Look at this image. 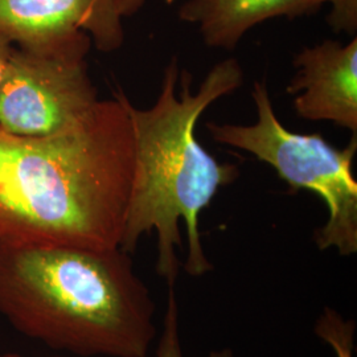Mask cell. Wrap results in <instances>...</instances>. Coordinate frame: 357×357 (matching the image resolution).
Listing matches in <instances>:
<instances>
[{
  "label": "cell",
  "mask_w": 357,
  "mask_h": 357,
  "mask_svg": "<svg viewBox=\"0 0 357 357\" xmlns=\"http://www.w3.org/2000/svg\"><path fill=\"white\" fill-rule=\"evenodd\" d=\"M126 98L114 90L50 137L0 130V243L121 246L135 165Z\"/></svg>",
  "instance_id": "cell-1"
},
{
  "label": "cell",
  "mask_w": 357,
  "mask_h": 357,
  "mask_svg": "<svg viewBox=\"0 0 357 357\" xmlns=\"http://www.w3.org/2000/svg\"><path fill=\"white\" fill-rule=\"evenodd\" d=\"M243 70L234 57L206 73L192 91V76L171 57L163 70L160 91L149 109H138L126 98L135 146V165L123 237L119 249L132 255L142 236L158 234L156 274L174 287L183 246L178 221L187 228L188 255L183 265L191 277H202L213 265L205 255L199 215L222 187L240 176L238 163H220L196 138L197 121L222 97L243 86Z\"/></svg>",
  "instance_id": "cell-2"
},
{
  "label": "cell",
  "mask_w": 357,
  "mask_h": 357,
  "mask_svg": "<svg viewBox=\"0 0 357 357\" xmlns=\"http://www.w3.org/2000/svg\"><path fill=\"white\" fill-rule=\"evenodd\" d=\"M0 315L79 357H147L155 303L122 249L0 243Z\"/></svg>",
  "instance_id": "cell-3"
},
{
  "label": "cell",
  "mask_w": 357,
  "mask_h": 357,
  "mask_svg": "<svg viewBox=\"0 0 357 357\" xmlns=\"http://www.w3.org/2000/svg\"><path fill=\"white\" fill-rule=\"evenodd\" d=\"M257 119L252 125L208 122L213 141L252 153L275 169L294 191L315 192L328 209V218L314 233L324 252L336 249L343 257L357 253V181L352 171L357 134L344 149H336L319 132L299 134L284 128L274 112L268 85L255 81L252 89Z\"/></svg>",
  "instance_id": "cell-4"
},
{
  "label": "cell",
  "mask_w": 357,
  "mask_h": 357,
  "mask_svg": "<svg viewBox=\"0 0 357 357\" xmlns=\"http://www.w3.org/2000/svg\"><path fill=\"white\" fill-rule=\"evenodd\" d=\"M90 47L53 53L13 47L0 85V130L43 138L89 114L100 101L86 61Z\"/></svg>",
  "instance_id": "cell-5"
},
{
  "label": "cell",
  "mask_w": 357,
  "mask_h": 357,
  "mask_svg": "<svg viewBox=\"0 0 357 357\" xmlns=\"http://www.w3.org/2000/svg\"><path fill=\"white\" fill-rule=\"evenodd\" d=\"M122 20L110 0H0V35L36 53L91 44L118 51L125 41Z\"/></svg>",
  "instance_id": "cell-6"
},
{
  "label": "cell",
  "mask_w": 357,
  "mask_h": 357,
  "mask_svg": "<svg viewBox=\"0 0 357 357\" xmlns=\"http://www.w3.org/2000/svg\"><path fill=\"white\" fill-rule=\"evenodd\" d=\"M295 73L286 91L295 114L331 122L357 134V38L342 44L324 40L294 56Z\"/></svg>",
  "instance_id": "cell-7"
},
{
  "label": "cell",
  "mask_w": 357,
  "mask_h": 357,
  "mask_svg": "<svg viewBox=\"0 0 357 357\" xmlns=\"http://www.w3.org/2000/svg\"><path fill=\"white\" fill-rule=\"evenodd\" d=\"M326 4L327 0H185L178 16L197 26L206 47L231 52L264 22L314 16Z\"/></svg>",
  "instance_id": "cell-8"
},
{
  "label": "cell",
  "mask_w": 357,
  "mask_h": 357,
  "mask_svg": "<svg viewBox=\"0 0 357 357\" xmlns=\"http://www.w3.org/2000/svg\"><path fill=\"white\" fill-rule=\"evenodd\" d=\"M314 331L320 340L331 347L336 357H355V320L344 319L336 310L324 307Z\"/></svg>",
  "instance_id": "cell-9"
},
{
  "label": "cell",
  "mask_w": 357,
  "mask_h": 357,
  "mask_svg": "<svg viewBox=\"0 0 357 357\" xmlns=\"http://www.w3.org/2000/svg\"><path fill=\"white\" fill-rule=\"evenodd\" d=\"M156 357H184L178 331V298L174 287H168L166 312Z\"/></svg>",
  "instance_id": "cell-10"
},
{
  "label": "cell",
  "mask_w": 357,
  "mask_h": 357,
  "mask_svg": "<svg viewBox=\"0 0 357 357\" xmlns=\"http://www.w3.org/2000/svg\"><path fill=\"white\" fill-rule=\"evenodd\" d=\"M330 13L327 23L335 33L355 38L357 32V0H327Z\"/></svg>",
  "instance_id": "cell-11"
},
{
  "label": "cell",
  "mask_w": 357,
  "mask_h": 357,
  "mask_svg": "<svg viewBox=\"0 0 357 357\" xmlns=\"http://www.w3.org/2000/svg\"><path fill=\"white\" fill-rule=\"evenodd\" d=\"M116 13L125 19L131 17L141 11L147 0H110Z\"/></svg>",
  "instance_id": "cell-12"
},
{
  "label": "cell",
  "mask_w": 357,
  "mask_h": 357,
  "mask_svg": "<svg viewBox=\"0 0 357 357\" xmlns=\"http://www.w3.org/2000/svg\"><path fill=\"white\" fill-rule=\"evenodd\" d=\"M13 47L15 45L8 38H6L0 35V85H1V81H3V76H4L7 64H8V60L11 57Z\"/></svg>",
  "instance_id": "cell-13"
},
{
  "label": "cell",
  "mask_w": 357,
  "mask_h": 357,
  "mask_svg": "<svg viewBox=\"0 0 357 357\" xmlns=\"http://www.w3.org/2000/svg\"><path fill=\"white\" fill-rule=\"evenodd\" d=\"M208 357H234V355L228 348H222V349L212 351Z\"/></svg>",
  "instance_id": "cell-14"
},
{
  "label": "cell",
  "mask_w": 357,
  "mask_h": 357,
  "mask_svg": "<svg viewBox=\"0 0 357 357\" xmlns=\"http://www.w3.org/2000/svg\"><path fill=\"white\" fill-rule=\"evenodd\" d=\"M0 357H23V356H20V355H16V354H0ZM54 357H60V356H54Z\"/></svg>",
  "instance_id": "cell-15"
}]
</instances>
